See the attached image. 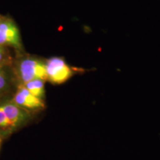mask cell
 Here are the masks:
<instances>
[{
  "label": "cell",
  "mask_w": 160,
  "mask_h": 160,
  "mask_svg": "<svg viewBox=\"0 0 160 160\" xmlns=\"http://www.w3.org/2000/svg\"><path fill=\"white\" fill-rule=\"evenodd\" d=\"M33 116L13 103L11 97L0 99V137L8 139L28 125Z\"/></svg>",
  "instance_id": "obj_1"
},
{
  "label": "cell",
  "mask_w": 160,
  "mask_h": 160,
  "mask_svg": "<svg viewBox=\"0 0 160 160\" xmlns=\"http://www.w3.org/2000/svg\"><path fill=\"white\" fill-rule=\"evenodd\" d=\"M14 81L17 85H24L33 79H46L45 61L31 55L20 53L11 66Z\"/></svg>",
  "instance_id": "obj_2"
},
{
  "label": "cell",
  "mask_w": 160,
  "mask_h": 160,
  "mask_svg": "<svg viewBox=\"0 0 160 160\" xmlns=\"http://www.w3.org/2000/svg\"><path fill=\"white\" fill-rule=\"evenodd\" d=\"M46 79L54 85L65 82L74 74V69L62 57H53L45 61Z\"/></svg>",
  "instance_id": "obj_3"
},
{
  "label": "cell",
  "mask_w": 160,
  "mask_h": 160,
  "mask_svg": "<svg viewBox=\"0 0 160 160\" xmlns=\"http://www.w3.org/2000/svg\"><path fill=\"white\" fill-rule=\"evenodd\" d=\"M0 46L11 47L17 52L22 53L23 45L19 28L9 17L2 16L0 20Z\"/></svg>",
  "instance_id": "obj_4"
},
{
  "label": "cell",
  "mask_w": 160,
  "mask_h": 160,
  "mask_svg": "<svg viewBox=\"0 0 160 160\" xmlns=\"http://www.w3.org/2000/svg\"><path fill=\"white\" fill-rule=\"evenodd\" d=\"M11 99L19 108L33 114L43 111L46 107L44 99L35 97L22 85H17V91L11 97Z\"/></svg>",
  "instance_id": "obj_5"
},
{
  "label": "cell",
  "mask_w": 160,
  "mask_h": 160,
  "mask_svg": "<svg viewBox=\"0 0 160 160\" xmlns=\"http://www.w3.org/2000/svg\"><path fill=\"white\" fill-rule=\"evenodd\" d=\"M11 67H0V99L10 97L9 93L11 91L12 84L14 81L13 73H10Z\"/></svg>",
  "instance_id": "obj_6"
},
{
  "label": "cell",
  "mask_w": 160,
  "mask_h": 160,
  "mask_svg": "<svg viewBox=\"0 0 160 160\" xmlns=\"http://www.w3.org/2000/svg\"><path fill=\"white\" fill-rule=\"evenodd\" d=\"M45 80L42 79H33L28 82L25 83L22 85L35 97L39 98V99H45Z\"/></svg>",
  "instance_id": "obj_7"
},
{
  "label": "cell",
  "mask_w": 160,
  "mask_h": 160,
  "mask_svg": "<svg viewBox=\"0 0 160 160\" xmlns=\"http://www.w3.org/2000/svg\"><path fill=\"white\" fill-rule=\"evenodd\" d=\"M13 62L8 48L0 46V67H11Z\"/></svg>",
  "instance_id": "obj_8"
},
{
  "label": "cell",
  "mask_w": 160,
  "mask_h": 160,
  "mask_svg": "<svg viewBox=\"0 0 160 160\" xmlns=\"http://www.w3.org/2000/svg\"><path fill=\"white\" fill-rule=\"evenodd\" d=\"M3 142V139L0 137V148H1V145H2V143Z\"/></svg>",
  "instance_id": "obj_9"
},
{
  "label": "cell",
  "mask_w": 160,
  "mask_h": 160,
  "mask_svg": "<svg viewBox=\"0 0 160 160\" xmlns=\"http://www.w3.org/2000/svg\"><path fill=\"white\" fill-rule=\"evenodd\" d=\"M2 15H0V20H1V19H2Z\"/></svg>",
  "instance_id": "obj_10"
}]
</instances>
